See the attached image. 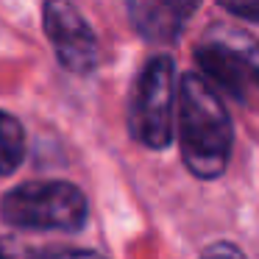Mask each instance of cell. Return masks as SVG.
I'll list each match as a JSON object with an SVG mask.
<instances>
[{
	"label": "cell",
	"instance_id": "cell-1",
	"mask_svg": "<svg viewBox=\"0 0 259 259\" xmlns=\"http://www.w3.org/2000/svg\"><path fill=\"white\" fill-rule=\"evenodd\" d=\"M179 145L195 179L212 181L226 173L234 148V125L223 98L198 73L181 75L179 84Z\"/></svg>",
	"mask_w": 259,
	"mask_h": 259
},
{
	"label": "cell",
	"instance_id": "cell-6",
	"mask_svg": "<svg viewBox=\"0 0 259 259\" xmlns=\"http://www.w3.org/2000/svg\"><path fill=\"white\" fill-rule=\"evenodd\" d=\"M201 0H128L131 23L145 39L173 42Z\"/></svg>",
	"mask_w": 259,
	"mask_h": 259
},
{
	"label": "cell",
	"instance_id": "cell-5",
	"mask_svg": "<svg viewBox=\"0 0 259 259\" xmlns=\"http://www.w3.org/2000/svg\"><path fill=\"white\" fill-rule=\"evenodd\" d=\"M195 62L201 67V78L212 87L214 92H226L229 98H242L251 90V78H248L245 62H242V53L237 39H206L198 45L195 51Z\"/></svg>",
	"mask_w": 259,
	"mask_h": 259
},
{
	"label": "cell",
	"instance_id": "cell-8",
	"mask_svg": "<svg viewBox=\"0 0 259 259\" xmlns=\"http://www.w3.org/2000/svg\"><path fill=\"white\" fill-rule=\"evenodd\" d=\"M242 53V62H245L248 78H251L253 87H259V39H248V36H240L237 39Z\"/></svg>",
	"mask_w": 259,
	"mask_h": 259
},
{
	"label": "cell",
	"instance_id": "cell-3",
	"mask_svg": "<svg viewBox=\"0 0 259 259\" xmlns=\"http://www.w3.org/2000/svg\"><path fill=\"white\" fill-rule=\"evenodd\" d=\"M176 64L170 56H153L142 67L131 92L128 131L140 145L162 151L173 140Z\"/></svg>",
	"mask_w": 259,
	"mask_h": 259
},
{
	"label": "cell",
	"instance_id": "cell-9",
	"mask_svg": "<svg viewBox=\"0 0 259 259\" xmlns=\"http://www.w3.org/2000/svg\"><path fill=\"white\" fill-rule=\"evenodd\" d=\"M218 3L234 17H242L248 23H259V0H218Z\"/></svg>",
	"mask_w": 259,
	"mask_h": 259
},
{
	"label": "cell",
	"instance_id": "cell-12",
	"mask_svg": "<svg viewBox=\"0 0 259 259\" xmlns=\"http://www.w3.org/2000/svg\"><path fill=\"white\" fill-rule=\"evenodd\" d=\"M0 259H14V256H12V253H9L3 245H0Z\"/></svg>",
	"mask_w": 259,
	"mask_h": 259
},
{
	"label": "cell",
	"instance_id": "cell-10",
	"mask_svg": "<svg viewBox=\"0 0 259 259\" xmlns=\"http://www.w3.org/2000/svg\"><path fill=\"white\" fill-rule=\"evenodd\" d=\"M34 259H103L95 251H84V248H48L39 251Z\"/></svg>",
	"mask_w": 259,
	"mask_h": 259
},
{
	"label": "cell",
	"instance_id": "cell-4",
	"mask_svg": "<svg viewBox=\"0 0 259 259\" xmlns=\"http://www.w3.org/2000/svg\"><path fill=\"white\" fill-rule=\"evenodd\" d=\"M42 23L64 70L87 75L98 67V36L70 0H45Z\"/></svg>",
	"mask_w": 259,
	"mask_h": 259
},
{
	"label": "cell",
	"instance_id": "cell-7",
	"mask_svg": "<svg viewBox=\"0 0 259 259\" xmlns=\"http://www.w3.org/2000/svg\"><path fill=\"white\" fill-rule=\"evenodd\" d=\"M25 156V131L17 117L0 112V179L20 167Z\"/></svg>",
	"mask_w": 259,
	"mask_h": 259
},
{
	"label": "cell",
	"instance_id": "cell-11",
	"mask_svg": "<svg viewBox=\"0 0 259 259\" xmlns=\"http://www.w3.org/2000/svg\"><path fill=\"white\" fill-rule=\"evenodd\" d=\"M201 259H245V253H242L240 245H234V242H212V245L203 251Z\"/></svg>",
	"mask_w": 259,
	"mask_h": 259
},
{
	"label": "cell",
	"instance_id": "cell-2",
	"mask_svg": "<svg viewBox=\"0 0 259 259\" xmlns=\"http://www.w3.org/2000/svg\"><path fill=\"white\" fill-rule=\"evenodd\" d=\"M9 226L28 231H78L87 223V195L70 181H28L0 201Z\"/></svg>",
	"mask_w": 259,
	"mask_h": 259
}]
</instances>
